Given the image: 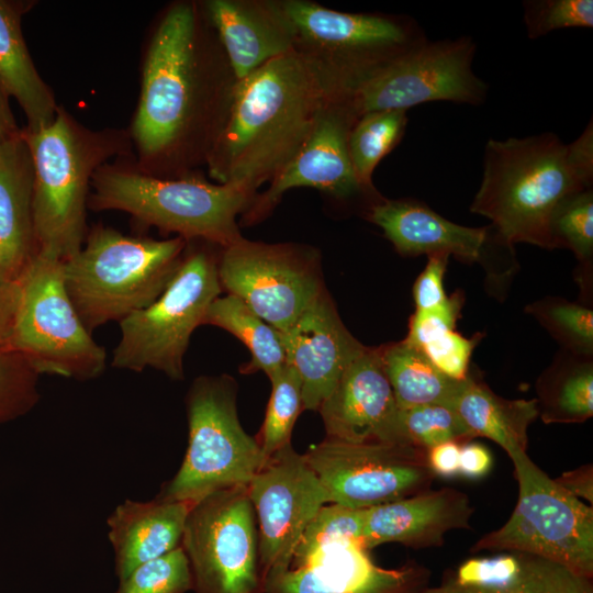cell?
Returning <instances> with one entry per match:
<instances>
[{
	"mask_svg": "<svg viewBox=\"0 0 593 593\" xmlns=\"http://www.w3.org/2000/svg\"><path fill=\"white\" fill-rule=\"evenodd\" d=\"M236 83L203 2L169 4L143 59L141 93L128 131L137 153L135 167L155 177L180 178L206 166Z\"/></svg>",
	"mask_w": 593,
	"mask_h": 593,
	"instance_id": "6da1fadb",
	"label": "cell"
},
{
	"mask_svg": "<svg viewBox=\"0 0 593 593\" xmlns=\"http://www.w3.org/2000/svg\"><path fill=\"white\" fill-rule=\"evenodd\" d=\"M346 94L296 51L237 81L224 127L206 163L216 183L256 195L299 152L329 102Z\"/></svg>",
	"mask_w": 593,
	"mask_h": 593,
	"instance_id": "7a4b0ae2",
	"label": "cell"
},
{
	"mask_svg": "<svg viewBox=\"0 0 593 593\" xmlns=\"http://www.w3.org/2000/svg\"><path fill=\"white\" fill-rule=\"evenodd\" d=\"M593 127L564 144L553 133L489 139L483 177L470 211L491 220L508 244L552 249L549 222L569 194L592 188Z\"/></svg>",
	"mask_w": 593,
	"mask_h": 593,
	"instance_id": "3957f363",
	"label": "cell"
},
{
	"mask_svg": "<svg viewBox=\"0 0 593 593\" xmlns=\"http://www.w3.org/2000/svg\"><path fill=\"white\" fill-rule=\"evenodd\" d=\"M33 161V221L37 253L61 261L82 247L93 174L113 157L131 154L130 132L93 131L58 107L40 130L22 128Z\"/></svg>",
	"mask_w": 593,
	"mask_h": 593,
	"instance_id": "277c9868",
	"label": "cell"
},
{
	"mask_svg": "<svg viewBox=\"0 0 593 593\" xmlns=\"http://www.w3.org/2000/svg\"><path fill=\"white\" fill-rule=\"evenodd\" d=\"M114 163L93 174L89 208L123 211L144 225L221 248L243 237L236 219L253 203L254 194L209 182L197 174L160 178L134 164Z\"/></svg>",
	"mask_w": 593,
	"mask_h": 593,
	"instance_id": "5b68a950",
	"label": "cell"
},
{
	"mask_svg": "<svg viewBox=\"0 0 593 593\" xmlns=\"http://www.w3.org/2000/svg\"><path fill=\"white\" fill-rule=\"evenodd\" d=\"M189 242L154 239L96 226L64 262L65 286L88 332L152 304L177 272Z\"/></svg>",
	"mask_w": 593,
	"mask_h": 593,
	"instance_id": "8992f818",
	"label": "cell"
},
{
	"mask_svg": "<svg viewBox=\"0 0 593 593\" xmlns=\"http://www.w3.org/2000/svg\"><path fill=\"white\" fill-rule=\"evenodd\" d=\"M216 247L206 242H189L163 293L120 322L121 339L112 358L114 368L135 372L153 368L170 379H183V358L191 335L203 324L209 306L223 291Z\"/></svg>",
	"mask_w": 593,
	"mask_h": 593,
	"instance_id": "52a82bcc",
	"label": "cell"
},
{
	"mask_svg": "<svg viewBox=\"0 0 593 593\" xmlns=\"http://www.w3.org/2000/svg\"><path fill=\"white\" fill-rule=\"evenodd\" d=\"M5 348L26 358L40 374L90 380L103 372L105 350L85 327L69 298L64 261L37 253L15 281Z\"/></svg>",
	"mask_w": 593,
	"mask_h": 593,
	"instance_id": "ba28073f",
	"label": "cell"
},
{
	"mask_svg": "<svg viewBox=\"0 0 593 593\" xmlns=\"http://www.w3.org/2000/svg\"><path fill=\"white\" fill-rule=\"evenodd\" d=\"M236 381L201 376L187 395L189 439L183 461L159 497L197 503L216 491L248 485L265 463L259 443L240 425Z\"/></svg>",
	"mask_w": 593,
	"mask_h": 593,
	"instance_id": "9c48e42d",
	"label": "cell"
},
{
	"mask_svg": "<svg viewBox=\"0 0 593 593\" xmlns=\"http://www.w3.org/2000/svg\"><path fill=\"white\" fill-rule=\"evenodd\" d=\"M518 484L506 523L479 538L471 552L535 555L593 579V507L544 472L527 455L510 456Z\"/></svg>",
	"mask_w": 593,
	"mask_h": 593,
	"instance_id": "30bf717a",
	"label": "cell"
},
{
	"mask_svg": "<svg viewBox=\"0 0 593 593\" xmlns=\"http://www.w3.org/2000/svg\"><path fill=\"white\" fill-rule=\"evenodd\" d=\"M294 51L316 63L347 93L370 72L427 41L411 16L351 13L307 0H281Z\"/></svg>",
	"mask_w": 593,
	"mask_h": 593,
	"instance_id": "8fae6325",
	"label": "cell"
},
{
	"mask_svg": "<svg viewBox=\"0 0 593 593\" xmlns=\"http://www.w3.org/2000/svg\"><path fill=\"white\" fill-rule=\"evenodd\" d=\"M181 546L197 593H262L258 528L247 485L194 503Z\"/></svg>",
	"mask_w": 593,
	"mask_h": 593,
	"instance_id": "7c38bea8",
	"label": "cell"
},
{
	"mask_svg": "<svg viewBox=\"0 0 593 593\" xmlns=\"http://www.w3.org/2000/svg\"><path fill=\"white\" fill-rule=\"evenodd\" d=\"M475 51L470 36L427 40L370 72L346 96L358 116L434 101L482 104L488 85L472 71Z\"/></svg>",
	"mask_w": 593,
	"mask_h": 593,
	"instance_id": "4fadbf2b",
	"label": "cell"
},
{
	"mask_svg": "<svg viewBox=\"0 0 593 593\" xmlns=\"http://www.w3.org/2000/svg\"><path fill=\"white\" fill-rule=\"evenodd\" d=\"M217 271L222 290L280 333L325 289L320 253L294 243L242 237L220 249Z\"/></svg>",
	"mask_w": 593,
	"mask_h": 593,
	"instance_id": "5bb4252c",
	"label": "cell"
},
{
	"mask_svg": "<svg viewBox=\"0 0 593 593\" xmlns=\"http://www.w3.org/2000/svg\"><path fill=\"white\" fill-rule=\"evenodd\" d=\"M303 457L328 503L350 508H370L427 491L435 479L426 450L407 445L326 437Z\"/></svg>",
	"mask_w": 593,
	"mask_h": 593,
	"instance_id": "9a60e30c",
	"label": "cell"
},
{
	"mask_svg": "<svg viewBox=\"0 0 593 593\" xmlns=\"http://www.w3.org/2000/svg\"><path fill=\"white\" fill-rule=\"evenodd\" d=\"M358 118L346 94L329 102L299 152L269 181L268 189L255 195L240 221L246 225L260 222L284 192L299 187L314 188L340 201H358L365 215L383 197L359 182L350 161L348 136Z\"/></svg>",
	"mask_w": 593,
	"mask_h": 593,
	"instance_id": "2e32d148",
	"label": "cell"
},
{
	"mask_svg": "<svg viewBox=\"0 0 593 593\" xmlns=\"http://www.w3.org/2000/svg\"><path fill=\"white\" fill-rule=\"evenodd\" d=\"M247 491L257 521L264 579L290 566L303 532L328 497L303 455L291 444L265 461Z\"/></svg>",
	"mask_w": 593,
	"mask_h": 593,
	"instance_id": "e0dca14e",
	"label": "cell"
},
{
	"mask_svg": "<svg viewBox=\"0 0 593 593\" xmlns=\"http://www.w3.org/2000/svg\"><path fill=\"white\" fill-rule=\"evenodd\" d=\"M429 578V569L414 560L382 568L362 545L344 541L267 574L262 593H414L427 586Z\"/></svg>",
	"mask_w": 593,
	"mask_h": 593,
	"instance_id": "ac0fdd59",
	"label": "cell"
},
{
	"mask_svg": "<svg viewBox=\"0 0 593 593\" xmlns=\"http://www.w3.org/2000/svg\"><path fill=\"white\" fill-rule=\"evenodd\" d=\"M281 334L286 363L299 374L303 410L318 411L344 371L366 348L343 323L326 288Z\"/></svg>",
	"mask_w": 593,
	"mask_h": 593,
	"instance_id": "d6986e66",
	"label": "cell"
},
{
	"mask_svg": "<svg viewBox=\"0 0 593 593\" xmlns=\"http://www.w3.org/2000/svg\"><path fill=\"white\" fill-rule=\"evenodd\" d=\"M398 410L380 346H366L318 407L326 437L354 444L400 445Z\"/></svg>",
	"mask_w": 593,
	"mask_h": 593,
	"instance_id": "ffe728a7",
	"label": "cell"
},
{
	"mask_svg": "<svg viewBox=\"0 0 593 593\" xmlns=\"http://www.w3.org/2000/svg\"><path fill=\"white\" fill-rule=\"evenodd\" d=\"M405 257L447 254L465 264L482 265L500 238L490 224L468 227L454 223L412 198H382L365 214Z\"/></svg>",
	"mask_w": 593,
	"mask_h": 593,
	"instance_id": "44dd1931",
	"label": "cell"
},
{
	"mask_svg": "<svg viewBox=\"0 0 593 593\" xmlns=\"http://www.w3.org/2000/svg\"><path fill=\"white\" fill-rule=\"evenodd\" d=\"M474 513L469 496L454 488L427 490L366 510L362 546L398 542L414 549L440 547L445 535L469 529Z\"/></svg>",
	"mask_w": 593,
	"mask_h": 593,
	"instance_id": "7402d4cb",
	"label": "cell"
},
{
	"mask_svg": "<svg viewBox=\"0 0 593 593\" xmlns=\"http://www.w3.org/2000/svg\"><path fill=\"white\" fill-rule=\"evenodd\" d=\"M203 7L237 81L294 51L293 25L281 0H206Z\"/></svg>",
	"mask_w": 593,
	"mask_h": 593,
	"instance_id": "603a6c76",
	"label": "cell"
},
{
	"mask_svg": "<svg viewBox=\"0 0 593 593\" xmlns=\"http://www.w3.org/2000/svg\"><path fill=\"white\" fill-rule=\"evenodd\" d=\"M414 593H593V579L535 555L502 551L467 559L438 585Z\"/></svg>",
	"mask_w": 593,
	"mask_h": 593,
	"instance_id": "cb8c5ba5",
	"label": "cell"
},
{
	"mask_svg": "<svg viewBox=\"0 0 593 593\" xmlns=\"http://www.w3.org/2000/svg\"><path fill=\"white\" fill-rule=\"evenodd\" d=\"M33 161L21 131L0 138V278L15 282L37 254Z\"/></svg>",
	"mask_w": 593,
	"mask_h": 593,
	"instance_id": "d4e9b609",
	"label": "cell"
},
{
	"mask_svg": "<svg viewBox=\"0 0 593 593\" xmlns=\"http://www.w3.org/2000/svg\"><path fill=\"white\" fill-rule=\"evenodd\" d=\"M194 503L157 496L148 502L125 500L108 518L109 539L120 581L144 562L181 545Z\"/></svg>",
	"mask_w": 593,
	"mask_h": 593,
	"instance_id": "484cf974",
	"label": "cell"
},
{
	"mask_svg": "<svg viewBox=\"0 0 593 593\" xmlns=\"http://www.w3.org/2000/svg\"><path fill=\"white\" fill-rule=\"evenodd\" d=\"M29 9L30 2L0 0V86L23 110L25 128L36 131L54 121L58 105L23 37L21 19Z\"/></svg>",
	"mask_w": 593,
	"mask_h": 593,
	"instance_id": "4316f807",
	"label": "cell"
},
{
	"mask_svg": "<svg viewBox=\"0 0 593 593\" xmlns=\"http://www.w3.org/2000/svg\"><path fill=\"white\" fill-rule=\"evenodd\" d=\"M451 409L473 438L484 437L494 441L508 457L527 452L528 427L538 418L536 399H504L470 369L460 382Z\"/></svg>",
	"mask_w": 593,
	"mask_h": 593,
	"instance_id": "83f0119b",
	"label": "cell"
},
{
	"mask_svg": "<svg viewBox=\"0 0 593 593\" xmlns=\"http://www.w3.org/2000/svg\"><path fill=\"white\" fill-rule=\"evenodd\" d=\"M545 424L583 423L593 415V357L560 349L535 383Z\"/></svg>",
	"mask_w": 593,
	"mask_h": 593,
	"instance_id": "f1b7e54d",
	"label": "cell"
},
{
	"mask_svg": "<svg viewBox=\"0 0 593 593\" xmlns=\"http://www.w3.org/2000/svg\"><path fill=\"white\" fill-rule=\"evenodd\" d=\"M381 347L385 374L399 409L439 404L451 407L460 382L443 374L405 339Z\"/></svg>",
	"mask_w": 593,
	"mask_h": 593,
	"instance_id": "f546056e",
	"label": "cell"
},
{
	"mask_svg": "<svg viewBox=\"0 0 593 593\" xmlns=\"http://www.w3.org/2000/svg\"><path fill=\"white\" fill-rule=\"evenodd\" d=\"M203 324L227 331L247 347L250 360L240 368L243 373L262 371L270 378L286 365L280 332L235 295L217 296L209 306Z\"/></svg>",
	"mask_w": 593,
	"mask_h": 593,
	"instance_id": "4dcf8cb0",
	"label": "cell"
},
{
	"mask_svg": "<svg viewBox=\"0 0 593 593\" xmlns=\"http://www.w3.org/2000/svg\"><path fill=\"white\" fill-rule=\"evenodd\" d=\"M460 312L461 309L415 311L404 338L418 347L443 374L458 381L468 376L472 353L483 336L477 333L465 337L456 331Z\"/></svg>",
	"mask_w": 593,
	"mask_h": 593,
	"instance_id": "1f68e13d",
	"label": "cell"
},
{
	"mask_svg": "<svg viewBox=\"0 0 593 593\" xmlns=\"http://www.w3.org/2000/svg\"><path fill=\"white\" fill-rule=\"evenodd\" d=\"M549 233L552 249L566 248L578 261L575 279L586 299L592 294L593 278V190L567 195L553 210Z\"/></svg>",
	"mask_w": 593,
	"mask_h": 593,
	"instance_id": "d6a6232c",
	"label": "cell"
},
{
	"mask_svg": "<svg viewBox=\"0 0 593 593\" xmlns=\"http://www.w3.org/2000/svg\"><path fill=\"white\" fill-rule=\"evenodd\" d=\"M407 125L406 111L366 113L357 119L348 136V152L359 182L374 190L372 174L379 163L402 141Z\"/></svg>",
	"mask_w": 593,
	"mask_h": 593,
	"instance_id": "836d02e7",
	"label": "cell"
},
{
	"mask_svg": "<svg viewBox=\"0 0 593 593\" xmlns=\"http://www.w3.org/2000/svg\"><path fill=\"white\" fill-rule=\"evenodd\" d=\"M560 345V349L593 357V311L588 305L547 295L525 306Z\"/></svg>",
	"mask_w": 593,
	"mask_h": 593,
	"instance_id": "e575fe53",
	"label": "cell"
},
{
	"mask_svg": "<svg viewBox=\"0 0 593 593\" xmlns=\"http://www.w3.org/2000/svg\"><path fill=\"white\" fill-rule=\"evenodd\" d=\"M269 380L271 393L257 439L265 461L291 444L292 429L303 410L301 379L291 366L286 363Z\"/></svg>",
	"mask_w": 593,
	"mask_h": 593,
	"instance_id": "d590c367",
	"label": "cell"
},
{
	"mask_svg": "<svg viewBox=\"0 0 593 593\" xmlns=\"http://www.w3.org/2000/svg\"><path fill=\"white\" fill-rule=\"evenodd\" d=\"M396 436L400 445L424 450L444 441L455 440L463 444L473 439L454 409L439 404L399 409Z\"/></svg>",
	"mask_w": 593,
	"mask_h": 593,
	"instance_id": "8d00e7d4",
	"label": "cell"
},
{
	"mask_svg": "<svg viewBox=\"0 0 593 593\" xmlns=\"http://www.w3.org/2000/svg\"><path fill=\"white\" fill-rule=\"evenodd\" d=\"M366 510L334 503L322 506L303 532L289 567L298 566L339 542L357 541L362 545Z\"/></svg>",
	"mask_w": 593,
	"mask_h": 593,
	"instance_id": "74e56055",
	"label": "cell"
},
{
	"mask_svg": "<svg viewBox=\"0 0 593 593\" xmlns=\"http://www.w3.org/2000/svg\"><path fill=\"white\" fill-rule=\"evenodd\" d=\"M193 589L188 557L182 546L142 563L124 580L115 593H186Z\"/></svg>",
	"mask_w": 593,
	"mask_h": 593,
	"instance_id": "f35d334b",
	"label": "cell"
},
{
	"mask_svg": "<svg viewBox=\"0 0 593 593\" xmlns=\"http://www.w3.org/2000/svg\"><path fill=\"white\" fill-rule=\"evenodd\" d=\"M40 376L26 358L0 348V425L23 416L36 405Z\"/></svg>",
	"mask_w": 593,
	"mask_h": 593,
	"instance_id": "ab89813d",
	"label": "cell"
},
{
	"mask_svg": "<svg viewBox=\"0 0 593 593\" xmlns=\"http://www.w3.org/2000/svg\"><path fill=\"white\" fill-rule=\"evenodd\" d=\"M527 36L536 40L567 27L593 26L592 0H528L524 2Z\"/></svg>",
	"mask_w": 593,
	"mask_h": 593,
	"instance_id": "60d3db41",
	"label": "cell"
},
{
	"mask_svg": "<svg viewBox=\"0 0 593 593\" xmlns=\"http://www.w3.org/2000/svg\"><path fill=\"white\" fill-rule=\"evenodd\" d=\"M449 257L447 254L427 256V264L412 289L415 311H446L462 307L463 294L457 291L448 296L444 290V276Z\"/></svg>",
	"mask_w": 593,
	"mask_h": 593,
	"instance_id": "b9f144b4",
	"label": "cell"
},
{
	"mask_svg": "<svg viewBox=\"0 0 593 593\" xmlns=\"http://www.w3.org/2000/svg\"><path fill=\"white\" fill-rule=\"evenodd\" d=\"M490 450L480 443H463L460 448L459 474L467 479H481L492 469Z\"/></svg>",
	"mask_w": 593,
	"mask_h": 593,
	"instance_id": "7bdbcfd3",
	"label": "cell"
},
{
	"mask_svg": "<svg viewBox=\"0 0 593 593\" xmlns=\"http://www.w3.org/2000/svg\"><path fill=\"white\" fill-rule=\"evenodd\" d=\"M462 443L449 440L426 450V461L433 474L452 478L459 474V457Z\"/></svg>",
	"mask_w": 593,
	"mask_h": 593,
	"instance_id": "ee69618b",
	"label": "cell"
},
{
	"mask_svg": "<svg viewBox=\"0 0 593 593\" xmlns=\"http://www.w3.org/2000/svg\"><path fill=\"white\" fill-rule=\"evenodd\" d=\"M561 488L581 501L593 502V466L583 465L553 479Z\"/></svg>",
	"mask_w": 593,
	"mask_h": 593,
	"instance_id": "f6af8a7d",
	"label": "cell"
},
{
	"mask_svg": "<svg viewBox=\"0 0 593 593\" xmlns=\"http://www.w3.org/2000/svg\"><path fill=\"white\" fill-rule=\"evenodd\" d=\"M14 306L15 282H9L0 278V348L2 349H7Z\"/></svg>",
	"mask_w": 593,
	"mask_h": 593,
	"instance_id": "bcb514c9",
	"label": "cell"
},
{
	"mask_svg": "<svg viewBox=\"0 0 593 593\" xmlns=\"http://www.w3.org/2000/svg\"><path fill=\"white\" fill-rule=\"evenodd\" d=\"M8 100L9 97L0 86V138L15 135L21 131L14 120Z\"/></svg>",
	"mask_w": 593,
	"mask_h": 593,
	"instance_id": "7dc6e473",
	"label": "cell"
}]
</instances>
